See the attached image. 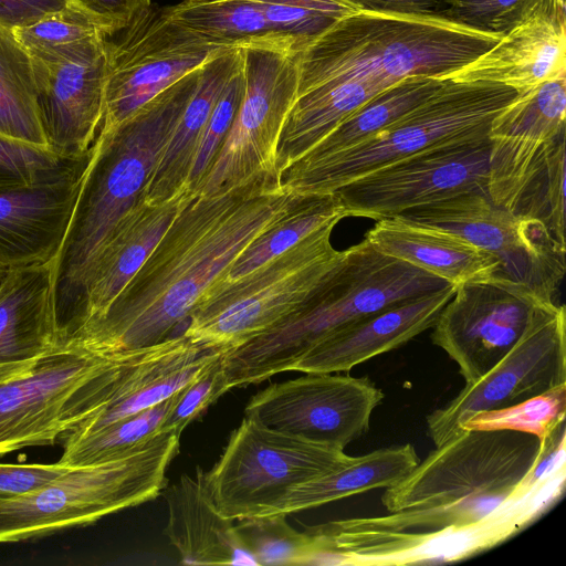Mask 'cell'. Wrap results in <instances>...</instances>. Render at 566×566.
Listing matches in <instances>:
<instances>
[{
    "label": "cell",
    "mask_w": 566,
    "mask_h": 566,
    "mask_svg": "<svg viewBox=\"0 0 566 566\" xmlns=\"http://www.w3.org/2000/svg\"><path fill=\"white\" fill-rule=\"evenodd\" d=\"M303 197L272 177L213 196L193 192L105 314L67 344L113 357L174 336L234 261Z\"/></svg>",
    "instance_id": "cell-1"
},
{
    "label": "cell",
    "mask_w": 566,
    "mask_h": 566,
    "mask_svg": "<svg viewBox=\"0 0 566 566\" xmlns=\"http://www.w3.org/2000/svg\"><path fill=\"white\" fill-rule=\"evenodd\" d=\"M199 69L147 102L116 128L98 133L67 231L54 259L60 335H67L72 328L86 270L117 222L140 199L193 93Z\"/></svg>",
    "instance_id": "cell-2"
},
{
    "label": "cell",
    "mask_w": 566,
    "mask_h": 566,
    "mask_svg": "<svg viewBox=\"0 0 566 566\" xmlns=\"http://www.w3.org/2000/svg\"><path fill=\"white\" fill-rule=\"evenodd\" d=\"M448 285L436 275L379 252L364 239L342 251L323 285L300 311L223 353L227 385L232 389L293 370L315 344L332 333Z\"/></svg>",
    "instance_id": "cell-3"
},
{
    "label": "cell",
    "mask_w": 566,
    "mask_h": 566,
    "mask_svg": "<svg viewBox=\"0 0 566 566\" xmlns=\"http://www.w3.org/2000/svg\"><path fill=\"white\" fill-rule=\"evenodd\" d=\"M501 38L440 15L359 10L300 51L297 96L354 77L378 78L387 85L418 76L446 80Z\"/></svg>",
    "instance_id": "cell-4"
},
{
    "label": "cell",
    "mask_w": 566,
    "mask_h": 566,
    "mask_svg": "<svg viewBox=\"0 0 566 566\" xmlns=\"http://www.w3.org/2000/svg\"><path fill=\"white\" fill-rule=\"evenodd\" d=\"M146 349L107 357L67 344L0 363V455L73 431L114 396Z\"/></svg>",
    "instance_id": "cell-5"
},
{
    "label": "cell",
    "mask_w": 566,
    "mask_h": 566,
    "mask_svg": "<svg viewBox=\"0 0 566 566\" xmlns=\"http://www.w3.org/2000/svg\"><path fill=\"white\" fill-rule=\"evenodd\" d=\"M517 94L501 83L446 78L432 95L368 140L317 161L294 163L279 175V181L297 196L334 192L424 149L486 137L492 120Z\"/></svg>",
    "instance_id": "cell-6"
},
{
    "label": "cell",
    "mask_w": 566,
    "mask_h": 566,
    "mask_svg": "<svg viewBox=\"0 0 566 566\" xmlns=\"http://www.w3.org/2000/svg\"><path fill=\"white\" fill-rule=\"evenodd\" d=\"M179 439L180 434L163 431L122 457L70 467L35 491L0 499V543L91 524L155 499L166 486Z\"/></svg>",
    "instance_id": "cell-7"
},
{
    "label": "cell",
    "mask_w": 566,
    "mask_h": 566,
    "mask_svg": "<svg viewBox=\"0 0 566 566\" xmlns=\"http://www.w3.org/2000/svg\"><path fill=\"white\" fill-rule=\"evenodd\" d=\"M566 468L513 492L482 518L430 531L345 530L332 522L306 527L311 565L400 566L458 562L491 549L523 531L562 495Z\"/></svg>",
    "instance_id": "cell-8"
},
{
    "label": "cell",
    "mask_w": 566,
    "mask_h": 566,
    "mask_svg": "<svg viewBox=\"0 0 566 566\" xmlns=\"http://www.w3.org/2000/svg\"><path fill=\"white\" fill-rule=\"evenodd\" d=\"M326 226L232 285L206 296L186 322L192 343L228 352L300 311L319 290L342 251Z\"/></svg>",
    "instance_id": "cell-9"
},
{
    "label": "cell",
    "mask_w": 566,
    "mask_h": 566,
    "mask_svg": "<svg viewBox=\"0 0 566 566\" xmlns=\"http://www.w3.org/2000/svg\"><path fill=\"white\" fill-rule=\"evenodd\" d=\"M241 48L243 95L199 195L213 196L263 177L279 179L277 149L297 96L300 49L280 35Z\"/></svg>",
    "instance_id": "cell-10"
},
{
    "label": "cell",
    "mask_w": 566,
    "mask_h": 566,
    "mask_svg": "<svg viewBox=\"0 0 566 566\" xmlns=\"http://www.w3.org/2000/svg\"><path fill=\"white\" fill-rule=\"evenodd\" d=\"M352 459L340 447L277 432L244 418L218 462L205 472V481L216 509L234 521L277 514L293 489Z\"/></svg>",
    "instance_id": "cell-11"
},
{
    "label": "cell",
    "mask_w": 566,
    "mask_h": 566,
    "mask_svg": "<svg viewBox=\"0 0 566 566\" xmlns=\"http://www.w3.org/2000/svg\"><path fill=\"white\" fill-rule=\"evenodd\" d=\"M539 443L537 437L520 431L464 429L387 488L381 503L396 512L510 495L532 467Z\"/></svg>",
    "instance_id": "cell-12"
},
{
    "label": "cell",
    "mask_w": 566,
    "mask_h": 566,
    "mask_svg": "<svg viewBox=\"0 0 566 566\" xmlns=\"http://www.w3.org/2000/svg\"><path fill=\"white\" fill-rule=\"evenodd\" d=\"M105 46L106 83L99 132L119 126L223 49L172 19L168 6L154 3L126 28L107 36Z\"/></svg>",
    "instance_id": "cell-13"
},
{
    "label": "cell",
    "mask_w": 566,
    "mask_h": 566,
    "mask_svg": "<svg viewBox=\"0 0 566 566\" xmlns=\"http://www.w3.org/2000/svg\"><path fill=\"white\" fill-rule=\"evenodd\" d=\"M398 217L462 237L497 260L494 280L520 284L541 300L554 302L565 275L566 247L543 224L515 217L488 193H461Z\"/></svg>",
    "instance_id": "cell-14"
},
{
    "label": "cell",
    "mask_w": 566,
    "mask_h": 566,
    "mask_svg": "<svg viewBox=\"0 0 566 566\" xmlns=\"http://www.w3.org/2000/svg\"><path fill=\"white\" fill-rule=\"evenodd\" d=\"M490 150L489 136L444 143L377 168L334 192L347 217L374 220L465 192L488 193Z\"/></svg>",
    "instance_id": "cell-15"
},
{
    "label": "cell",
    "mask_w": 566,
    "mask_h": 566,
    "mask_svg": "<svg viewBox=\"0 0 566 566\" xmlns=\"http://www.w3.org/2000/svg\"><path fill=\"white\" fill-rule=\"evenodd\" d=\"M565 332V307L555 302L544 305L497 364L428 415L434 446L461 434L462 423L478 412L510 407L566 384Z\"/></svg>",
    "instance_id": "cell-16"
},
{
    "label": "cell",
    "mask_w": 566,
    "mask_h": 566,
    "mask_svg": "<svg viewBox=\"0 0 566 566\" xmlns=\"http://www.w3.org/2000/svg\"><path fill=\"white\" fill-rule=\"evenodd\" d=\"M384 392L368 377L305 373L268 386L244 409L268 429L312 442L347 444L364 436Z\"/></svg>",
    "instance_id": "cell-17"
},
{
    "label": "cell",
    "mask_w": 566,
    "mask_h": 566,
    "mask_svg": "<svg viewBox=\"0 0 566 566\" xmlns=\"http://www.w3.org/2000/svg\"><path fill=\"white\" fill-rule=\"evenodd\" d=\"M549 303L513 282H467L440 312L431 340L455 361L465 384H472L514 347Z\"/></svg>",
    "instance_id": "cell-18"
},
{
    "label": "cell",
    "mask_w": 566,
    "mask_h": 566,
    "mask_svg": "<svg viewBox=\"0 0 566 566\" xmlns=\"http://www.w3.org/2000/svg\"><path fill=\"white\" fill-rule=\"evenodd\" d=\"M106 35L31 52L46 147L76 159L86 155L102 126L106 83Z\"/></svg>",
    "instance_id": "cell-19"
},
{
    "label": "cell",
    "mask_w": 566,
    "mask_h": 566,
    "mask_svg": "<svg viewBox=\"0 0 566 566\" xmlns=\"http://www.w3.org/2000/svg\"><path fill=\"white\" fill-rule=\"evenodd\" d=\"M566 73L518 92L489 130L488 193L503 208L546 146L566 130Z\"/></svg>",
    "instance_id": "cell-20"
},
{
    "label": "cell",
    "mask_w": 566,
    "mask_h": 566,
    "mask_svg": "<svg viewBox=\"0 0 566 566\" xmlns=\"http://www.w3.org/2000/svg\"><path fill=\"white\" fill-rule=\"evenodd\" d=\"M193 192L187 187L160 203L143 197L117 222L80 285L70 339L99 318L151 254Z\"/></svg>",
    "instance_id": "cell-21"
},
{
    "label": "cell",
    "mask_w": 566,
    "mask_h": 566,
    "mask_svg": "<svg viewBox=\"0 0 566 566\" xmlns=\"http://www.w3.org/2000/svg\"><path fill=\"white\" fill-rule=\"evenodd\" d=\"M90 153L71 170L32 185L0 188V264L55 259L63 243Z\"/></svg>",
    "instance_id": "cell-22"
},
{
    "label": "cell",
    "mask_w": 566,
    "mask_h": 566,
    "mask_svg": "<svg viewBox=\"0 0 566 566\" xmlns=\"http://www.w3.org/2000/svg\"><path fill=\"white\" fill-rule=\"evenodd\" d=\"M565 73V0H537L492 49L448 78L501 83L521 92Z\"/></svg>",
    "instance_id": "cell-23"
},
{
    "label": "cell",
    "mask_w": 566,
    "mask_h": 566,
    "mask_svg": "<svg viewBox=\"0 0 566 566\" xmlns=\"http://www.w3.org/2000/svg\"><path fill=\"white\" fill-rule=\"evenodd\" d=\"M455 287L402 302L349 324L315 344L293 367L303 373L349 371L432 328Z\"/></svg>",
    "instance_id": "cell-24"
},
{
    "label": "cell",
    "mask_w": 566,
    "mask_h": 566,
    "mask_svg": "<svg viewBox=\"0 0 566 566\" xmlns=\"http://www.w3.org/2000/svg\"><path fill=\"white\" fill-rule=\"evenodd\" d=\"M163 491L168 506L164 533L184 564L258 566L241 543L234 521L216 509L200 468Z\"/></svg>",
    "instance_id": "cell-25"
},
{
    "label": "cell",
    "mask_w": 566,
    "mask_h": 566,
    "mask_svg": "<svg viewBox=\"0 0 566 566\" xmlns=\"http://www.w3.org/2000/svg\"><path fill=\"white\" fill-rule=\"evenodd\" d=\"M379 252L436 275L454 287L495 279L500 264L462 237L399 217L377 220L365 237Z\"/></svg>",
    "instance_id": "cell-26"
},
{
    "label": "cell",
    "mask_w": 566,
    "mask_h": 566,
    "mask_svg": "<svg viewBox=\"0 0 566 566\" xmlns=\"http://www.w3.org/2000/svg\"><path fill=\"white\" fill-rule=\"evenodd\" d=\"M59 346L54 259L12 268L0 289V363L33 359Z\"/></svg>",
    "instance_id": "cell-27"
},
{
    "label": "cell",
    "mask_w": 566,
    "mask_h": 566,
    "mask_svg": "<svg viewBox=\"0 0 566 566\" xmlns=\"http://www.w3.org/2000/svg\"><path fill=\"white\" fill-rule=\"evenodd\" d=\"M242 64V48H223L203 63L196 87L160 155L142 197L160 203L187 187L208 118L231 75ZM188 188V187H187Z\"/></svg>",
    "instance_id": "cell-28"
},
{
    "label": "cell",
    "mask_w": 566,
    "mask_h": 566,
    "mask_svg": "<svg viewBox=\"0 0 566 566\" xmlns=\"http://www.w3.org/2000/svg\"><path fill=\"white\" fill-rule=\"evenodd\" d=\"M418 463L419 457L409 443L353 457L339 469L293 489L279 513L287 515L370 490L387 489Z\"/></svg>",
    "instance_id": "cell-29"
},
{
    "label": "cell",
    "mask_w": 566,
    "mask_h": 566,
    "mask_svg": "<svg viewBox=\"0 0 566 566\" xmlns=\"http://www.w3.org/2000/svg\"><path fill=\"white\" fill-rule=\"evenodd\" d=\"M442 82L443 80L418 76L403 78L386 87L347 116L294 163L317 161L368 140L421 104L441 86Z\"/></svg>",
    "instance_id": "cell-30"
},
{
    "label": "cell",
    "mask_w": 566,
    "mask_h": 566,
    "mask_svg": "<svg viewBox=\"0 0 566 566\" xmlns=\"http://www.w3.org/2000/svg\"><path fill=\"white\" fill-rule=\"evenodd\" d=\"M346 217L347 213L335 192L304 196L234 261L206 296L232 285L312 233L329 224L336 226Z\"/></svg>",
    "instance_id": "cell-31"
},
{
    "label": "cell",
    "mask_w": 566,
    "mask_h": 566,
    "mask_svg": "<svg viewBox=\"0 0 566 566\" xmlns=\"http://www.w3.org/2000/svg\"><path fill=\"white\" fill-rule=\"evenodd\" d=\"M0 136L46 147L31 55L1 23Z\"/></svg>",
    "instance_id": "cell-32"
},
{
    "label": "cell",
    "mask_w": 566,
    "mask_h": 566,
    "mask_svg": "<svg viewBox=\"0 0 566 566\" xmlns=\"http://www.w3.org/2000/svg\"><path fill=\"white\" fill-rule=\"evenodd\" d=\"M565 133H560L546 146L505 208L520 219L543 224L563 247H566Z\"/></svg>",
    "instance_id": "cell-33"
},
{
    "label": "cell",
    "mask_w": 566,
    "mask_h": 566,
    "mask_svg": "<svg viewBox=\"0 0 566 566\" xmlns=\"http://www.w3.org/2000/svg\"><path fill=\"white\" fill-rule=\"evenodd\" d=\"M168 8L172 19L218 46L241 48L276 35L258 0H181Z\"/></svg>",
    "instance_id": "cell-34"
},
{
    "label": "cell",
    "mask_w": 566,
    "mask_h": 566,
    "mask_svg": "<svg viewBox=\"0 0 566 566\" xmlns=\"http://www.w3.org/2000/svg\"><path fill=\"white\" fill-rule=\"evenodd\" d=\"M179 391L94 433L74 440H63V453L59 463L65 467L92 465L122 457L144 444L163 432L160 427L176 402Z\"/></svg>",
    "instance_id": "cell-35"
},
{
    "label": "cell",
    "mask_w": 566,
    "mask_h": 566,
    "mask_svg": "<svg viewBox=\"0 0 566 566\" xmlns=\"http://www.w3.org/2000/svg\"><path fill=\"white\" fill-rule=\"evenodd\" d=\"M241 543L258 566L310 565L313 541L286 522V514H266L239 518L234 524Z\"/></svg>",
    "instance_id": "cell-36"
},
{
    "label": "cell",
    "mask_w": 566,
    "mask_h": 566,
    "mask_svg": "<svg viewBox=\"0 0 566 566\" xmlns=\"http://www.w3.org/2000/svg\"><path fill=\"white\" fill-rule=\"evenodd\" d=\"M276 35L295 42L300 51L339 20L358 12L350 0H258Z\"/></svg>",
    "instance_id": "cell-37"
},
{
    "label": "cell",
    "mask_w": 566,
    "mask_h": 566,
    "mask_svg": "<svg viewBox=\"0 0 566 566\" xmlns=\"http://www.w3.org/2000/svg\"><path fill=\"white\" fill-rule=\"evenodd\" d=\"M565 413L566 384H563L510 407L478 412L461 429L513 430L541 440L565 422Z\"/></svg>",
    "instance_id": "cell-38"
},
{
    "label": "cell",
    "mask_w": 566,
    "mask_h": 566,
    "mask_svg": "<svg viewBox=\"0 0 566 566\" xmlns=\"http://www.w3.org/2000/svg\"><path fill=\"white\" fill-rule=\"evenodd\" d=\"M86 155L66 159L46 147L0 136V188L32 185L57 177L75 167Z\"/></svg>",
    "instance_id": "cell-39"
},
{
    "label": "cell",
    "mask_w": 566,
    "mask_h": 566,
    "mask_svg": "<svg viewBox=\"0 0 566 566\" xmlns=\"http://www.w3.org/2000/svg\"><path fill=\"white\" fill-rule=\"evenodd\" d=\"M243 90L244 77L241 64L231 75L208 118L187 179V187L190 191L196 192L199 189L212 167L232 125Z\"/></svg>",
    "instance_id": "cell-40"
},
{
    "label": "cell",
    "mask_w": 566,
    "mask_h": 566,
    "mask_svg": "<svg viewBox=\"0 0 566 566\" xmlns=\"http://www.w3.org/2000/svg\"><path fill=\"white\" fill-rule=\"evenodd\" d=\"M12 32L29 53L67 46L97 35H106L90 17L71 7L51 13L32 24L12 29Z\"/></svg>",
    "instance_id": "cell-41"
},
{
    "label": "cell",
    "mask_w": 566,
    "mask_h": 566,
    "mask_svg": "<svg viewBox=\"0 0 566 566\" xmlns=\"http://www.w3.org/2000/svg\"><path fill=\"white\" fill-rule=\"evenodd\" d=\"M537 0H452L440 17L468 29L503 36L516 27Z\"/></svg>",
    "instance_id": "cell-42"
},
{
    "label": "cell",
    "mask_w": 566,
    "mask_h": 566,
    "mask_svg": "<svg viewBox=\"0 0 566 566\" xmlns=\"http://www.w3.org/2000/svg\"><path fill=\"white\" fill-rule=\"evenodd\" d=\"M223 355V354H222ZM222 355L179 391L168 411L160 431L181 436L185 428L229 389L222 365Z\"/></svg>",
    "instance_id": "cell-43"
},
{
    "label": "cell",
    "mask_w": 566,
    "mask_h": 566,
    "mask_svg": "<svg viewBox=\"0 0 566 566\" xmlns=\"http://www.w3.org/2000/svg\"><path fill=\"white\" fill-rule=\"evenodd\" d=\"M69 7L78 10L96 22L107 36L119 32L151 0H66Z\"/></svg>",
    "instance_id": "cell-44"
},
{
    "label": "cell",
    "mask_w": 566,
    "mask_h": 566,
    "mask_svg": "<svg viewBox=\"0 0 566 566\" xmlns=\"http://www.w3.org/2000/svg\"><path fill=\"white\" fill-rule=\"evenodd\" d=\"M55 464L0 463V499H12L40 489L69 470Z\"/></svg>",
    "instance_id": "cell-45"
},
{
    "label": "cell",
    "mask_w": 566,
    "mask_h": 566,
    "mask_svg": "<svg viewBox=\"0 0 566 566\" xmlns=\"http://www.w3.org/2000/svg\"><path fill=\"white\" fill-rule=\"evenodd\" d=\"M66 7V0H0V23L12 30L32 24Z\"/></svg>",
    "instance_id": "cell-46"
},
{
    "label": "cell",
    "mask_w": 566,
    "mask_h": 566,
    "mask_svg": "<svg viewBox=\"0 0 566 566\" xmlns=\"http://www.w3.org/2000/svg\"><path fill=\"white\" fill-rule=\"evenodd\" d=\"M358 10L412 15H440L452 0H350Z\"/></svg>",
    "instance_id": "cell-47"
},
{
    "label": "cell",
    "mask_w": 566,
    "mask_h": 566,
    "mask_svg": "<svg viewBox=\"0 0 566 566\" xmlns=\"http://www.w3.org/2000/svg\"><path fill=\"white\" fill-rule=\"evenodd\" d=\"M12 268H8L6 265L0 264V289L9 276Z\"/></svg>",
    "instance_id": "cell-48"
}]
</instances>
